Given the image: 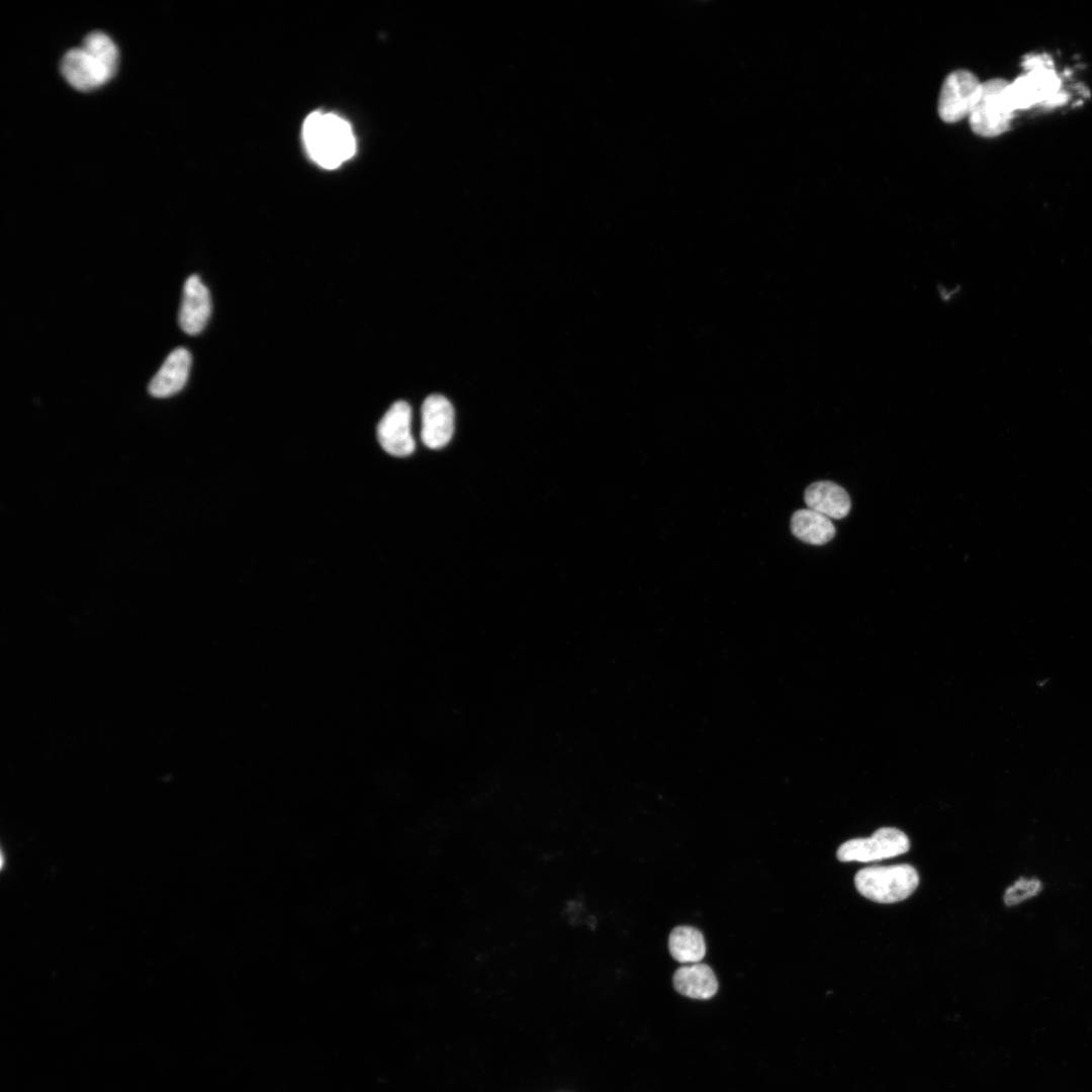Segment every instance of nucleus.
I'll list each match as a JSON object with an SVG mask.
<instances>
[{"mask_svg":"<svg viewBox=\"0 0 1092 1092\" xmlns=\"http://www.w3.org/2000/svg\"><path fill=\"white\" fill-rule=\"evenodd\" d=\"M808 507L829 519H842L850 511V498L846 490L832 481L810 484L804 493Z\"/></svg>","mask_w":1092,"mask_h":1092,"instance_id":"f8f14e48","label":"nucleus"},{"mask_svg":"<svg viewBox=\"0 0 1092 1092\" xmlns=\"http://www.w3.org/2000/svg\"><path fill=\"white\" fill-rule=\"evenodd\" d=\"M211 313V299L207 287L197 275L185 281L179 310L180 328L188 335L202 332Z\"/></svg>","mask_w":1092,"mask_h":1092,"instance_id":"9d476101","label":"nucleus"},{"mask_svg":"<svg viewBox=\"0 0 1092 1092\" xmlns=\"http://www.w3.org/2000/svg\"><path fill=\"white\" fill-rule=\"evenodd\" d=\"M791 531L796 538L812 545H824L835 535L831 520L811 509H801L793 514Z\"/></svg>","mask_w":1092,"mask_h":1092,"instance_id":"4468645a","label":"nucleus"},{"mask_svg":"<svg viewBox=\"0 0 1092 1092\" xmlns=\"http://www.w3.org/2000/svg\"><path fill=\"white\" fill-rule=\"evenodd\" d=\"M1009 82L991 79L981 83L969 114L972 129L981 136L993 138L1010 127L1015 109L1009 96Z\"/></svg>","mask_w":1092,"mask_h":1092,"instance_id":"39448f33","label":"nucleus"},{"mask_svg":"<svg viewBox=\"0 0 1092 1092\" xmlns=\"http://www.w3.org/2000/svg\"><path fill=\"white\" fill-rule=\"evenodd\" d=\"M191 355L185 348L174 349L149 383L155 397H167L179 392L187 382Z\"/></svg>","mask_w":1092,"mask_h":1092,"instance_id":"9b49d317","label":"nucleus"},{"mask_svg":"<svg viewBox=\"0 0 1092 1092\" xmlns=\"http://www.w3.org/2000/svg\"><path fill=\"white\" fill-rule=\"evenodd\" d=\"M412 410L407 402H394L377 426V439L383 450L395 457H406L415 451L411 429Z\"/></svg>","mask_w":1092,"mask_h":1092,"instance_id":"6e6552de","label":"nucleus"},{"mask_svg":"<svg viewBox=\"0 0 1092 1092\" xmlns=\"http://www.w3.org/2000/svg\"><path fill=\"white\" fill-rule=\"evenodd\" d=\"M118 50L102 31L88 33L80 48L69 50L61 61V72L75 89L89 91L109 81L118 67Z\"/></svg>","mask_w":1092,"mask_h":1092,"instance_id":"f257e3e1","label":"nucleus"},{"mask_svg":"<svg viewBox=\"0 0 1092 1092\" xmlns=\"http://www.w3.org/2000/svg\"><path fill=\"white\" fill-rule=\"evenodd\" d=\"M302 136L310 158L325 169L338 168L356 152L350 124L334 113H310L304 120Z\"/></svg>","mask_w":1092,"mask_h":1092,"instance_id":"f03ea898","label":"nucleus"},{"mask_svg":"<svg viewBox=\"0 0 1092 1092\" xmlns=\"http://www.w3.org/2000/svg\"><path fill=\"white\" fill-rule=\"evenodd\" d=\"M981 83L966 70L952 72L945 79L938 101V113L943 121L956 122L969 116Z\"/></svg>","mask_w":1092,"mask_h":1092,"instance_id":"0eeeda50","label":"nucleus"},{"mask_svg":"<svg viewBox=\"0 0 1092 1092\" xmlns=\"http://www.w3.org/2000/svg\"><path fill=\"white\" fill-rule=\"evenodd\" d=\"M668 948L671 957L679 963H699L706 953L702 932L691 926L675 927L669 934Z\"/></svg>","mask_w":1092,"mask_h":1092,"instance_id":"2eb2a0df","label":"nucleus"},{"mask_svg":"<svg viewBox=\"0 0 1092 1092\" xmlns=\"http://www.w3.org/2000/svg\"><path fill=\"white\" fill-rule=\"evenodd\" d=\"M672 981L678 993L694 999H709L718 990V981L713 970L701 963L678 968Z\"/></svg>","mask_w":1092,"mask_h":1092,"instance_id":"ddd939ff","label":"nucleus"},{"mask_svg":"<svg viewBox=\"0 0 1092 1092\" xmlns=\"http://www.w3.org/2000/svg\"><path fill=\"white\" fill-rule=\"evenodd\" d=\"M909 847V839L903 831L895 827H882L871 837L845 841L838 847L836 856L843 862H868L903 854Z\"/></svg>","mask_w":1092,"mask_h":1092,"instance_id":"423d86ee","label":"nucleus"},{"mask_svg":"<svg viewBox=\"0 0 1092 1092\" xmlns=\"http://www.w3.org/2000/svg\"><path fill=\"white\" fill-rule=\"evenodd\" d=\"M1025 73L1009 82V96L1015 110L1037 105H1057L1067 96L1061 90V81L1054 70L1051 58L1043 55L1024 59Z\"/></svg>","mask_w":1092,"mask_h":1092,"instance_id":"7ed1b4c3","label":"nucleus"},{"mask_svg":"<svg viewBox=\"0 0 1092 1092\" xmlns=\"http://www.w3.org/2000/svg\"><path fill=\"white\" fill-rule=\"evenodd\" d=\"M454 432V408L441 394L429 395L422 405L423 443L430 449L445 447Z\"/></svg>","mask_w":1092,"mask_h":1092,"instance_id":"1a4fd4ad","label":"nucleus"},{"mask_svg":"<svg viewBox=\"0 0 1092 1092\" xmlns=\"http://www.w3.org/2000/svg\"><path fill=\"white\" fill-rule=\"evenodd\" d=\"M860 895L877 903L890 904L908 898L919 884L917 871L910 864L868 867L854 877Z\"/></svg>","mask_w":1092,"mask_h":1092,"instance_id":"20e7f679","label":"nucleus"},{"mask_svg":"<svg viewBox=\"0 0 1092 1092\" xmlns=\"http://www.w3.org/2000/svg\"><path fill=\"white\" fill-rule=\"evenodd\" d=\"M1041 882L1035 878H1019L1005 891L1003 896L1004 903L1007 906L1019 904L1026 899L1036 896L1041 891Z\"/></svg>","mask_w":1092,"mask_h":1092,"instance_id":"dca6fc26","label":"nucleus"}]
</instances>
